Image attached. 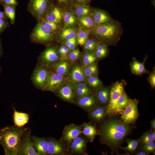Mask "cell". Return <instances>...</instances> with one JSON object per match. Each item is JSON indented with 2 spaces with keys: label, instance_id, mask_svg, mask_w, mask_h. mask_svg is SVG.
I'll use <instances>...</instances> for the list:
<instances>
[{
  "label": "cell",
  "instance_id": "49",
  "mask_svg": "<svg viewBox=\"0 0 155 155\" xmlns=\"http://www.w3.org/2000/svg\"><path fill=\"white\" fill-rule=\"evenodd\" d=\"M148 80L151 87L154 88L155 86V72L153 70L150 74L148 77Z\"/></svg>",
  "mask_w": 155,
  "mask_h": 155
},
{
  "label": "cell",
  "instance_id": "12",
  "mask_svg": "<svg viewBox=\"0 0 155 155\" xmlns=\"http://www.w3.org/2000/svg\"><path fill=\"white\" fill-rule=\"evenodd\" d=\"M54 93L61 100L69 103L75 104L77 100L73 86L68 80L57 89Z\"/></svg>",
  "mask_w": 155,
  "mask_h": 155
},
{
  "label": "cell",
  "instance_id": "41",
  "mask_svg": "<svg viewBox=\"0 0 155 155\" xmlns=\"http://www.w3.org/2000/svg\"><path fill=\"white\" fill-rule=\"evenodd\" d=\"M139 140L143 145L148 143L155 141L151 130H150L143 133Z\"/></svg>",
  "mask_w": 155,
  "mask_h": 155
},
{
  "label": "cell",
  "instance_id": "6",
  "mask_svg": "<svg viewBox=\"0 0 155 155\" xmlns=\"http://www.w3.org/2000/svg\"><path fill=\"white\" fill-rule=\"evenodd\" d=\"M51 72L50 67L37 62L30 77L33 85L43 91Z\"/></svg>",
  "mask_w": 155,
  "mask_h": 155
},
{
  "label": "cell",
  "instance_id": "19",
  "mask_svg": "<svg viewBox=\"0 0 155 155\" xmlns=\"http://www.w3.org/2000/svg\"><path fill=\"white\" fill-rule=\"evenodd\" d=\"M107 115V106L101 105L88 112L89 119L91 122L95 124L102 122Z\"/></svg>",
  "mask_w": 155,
  "mask_h": 155
},
{
  "label": "cell",
  "instance_id": "42",
  "mask_svg": "<svg viewBox=\"0 0 155 155\" xmlns=\"http://www.w3.org/2000/svg\"><path fill=\"white\" fill-rule=\"evenodd\" d=\"M97 42L93 38H89L83 45V50L88 52H93Z\"/></svg>",
  "mask_w": 155,
  "mask_h": 155
},
{
  "label": "cell",
  "instance_id": "47",
  "mask_svg": "<svg viewBox=\"0 0 155 155\" xmlns=\"http://www.w3.org/2000/svg\"><path fill=\"white\" fill-rule=\"evenodd\" d=\"M10 26L7 20L0 19V35H1L8 27Z\"/></svg>",
  "mask_w": 155,
  "mask_h": 155
},
{
  "label": "cell",
  "instance_id": "26",
  "mask_svg": "<svg viewBox=\"0 0 155 155\" xmlns=\"http://www.w3.org/2000/svg\"><path fill=\"white\" fill-rule=\"evenodd\" d=\"M111 88L102 87L94 90V94L99 104L107 106L110 99Z\"/></svg>",
  "mask_w": 155,
  "mask_h": 155
},
{
  "label": "cell",
  "instance_id": "31",
  "mask_svg": "<svg viewBox=\"0 0 155 155\" xmlns=\"http://www.w3.org/2000/svg\"><path fill=\"white\" fill-rule=\"evenodd\" d=\"M93 52L97 59L103 58L108 55V46L102 42H97Z\"/></svg>",
  "mask_w": 155,
  "mask_h": 155
},
{
  "label": "cell",
  "instance_id": "45",
  "mask_svg": "<svg viewBox=\"0 0 155 155\" xmlns=\"http://www.w3.org/2000/svg\"><path fill=\"white\" fill-rule=\"evenodd\" d=\"M140 150L146 153L149 154L154 153L155 151V143L154 141L150 142L143 145L140 148Z\"/></svg>",
  "mask_w": 155,
  "mask_h": 155
},
{
  "label": "cell",
  "instance_id": "23",
  "mask_svg": "<svg viewBox=\"0 0 155 155\" xmlns=\"http://www.w3.org/2000/svg\"><path fill=\"white\" fill-rule=\"evenodd\" d=\"M81 126L82 134L87 138L90 142H93L95 137L99 135L98 130L95 124L91 122H84Z\"/></svg>",
  "mask_w": 155,
  "mask_h": 155
},
{
  "label": "cell",
  "instance_id": "5",
  "mask_svg": "<svg viewBox=\"0 0 155 155\" xmlns=\"http://www.w3.org/2000/svg\"><path fill=\"white\" fill-rule=\"evenodd\" d=\"M54 3V0H29L27 10L37 22L40 21Z\"/></svg>",
  "mask_w": 155,
  "mask_h": 155
},
{
  "label": "cell",
  "instance_id": "53",
  "mask_svg": "<svg viewBox=\"0 0 155 155\" xmlns=\"http://www.w3.org/2000/svg\"><path fill=\"white\" fill-rule=\"evenodd\" d=\"M0 19L8 20V18L5 13L4 11H0Z\"/></svg>",
  "mask_w": 155,
  "mask_h": 155
},
{
  "label": "cell",
  "instance_id": "21",
  "mask_svg": "<svg viewBox=\"0 0 155 155\" xmlns=\"http://www.w3.org/2000/svg\"><path fill=\"white\" fill-rule=\"evenodd\" d=\"M86 78L81 65L75 63L73 65L67 78L73 85L79 82L86 83Z\"/></svg>",
  "mask_w": 155,
  "mask_h": 155
},
{
  "label": "cell",
  "instance_id": "13",
  "mask_svg": "<svg viewBox=\"0 0 155 155\" xmlns=\"http://www.w3.org/2000/svg\"><path fill=\"white\" fill-rule=\"evenodd\" d=\"M124 91L123 86L122 82H116L111 88L110 101L107 106V115H115L117 102Z\"/></svg>",
  "mask_w": 155,
  "mask_h": 155
},
{
  "label": "cell",
  "instance_id": "33",
  "mask_svg": "<svg viewBox=\"0 0 155 155\" xmlns=\"http://www.w3.org/2000/svg\"><path fill=\"white\" fill-rule=\"evenodd\" d=\"M77 18L79 26L86 30L90 31L95 27L91 15L87 16Z\"/></svg>",
  "mask_w": 155,
  "mask_h": 155
},
{
  "label": "cell",
  "instance_id": "17",
  "mask_svg": "<svg viewBox=\"0 0 155 155\" xmlns=\"http://www.w3.org/2000/svg\"><path fill=\"white\" fill-rule=\"evenodd\" d=\"M63 9L54 3L42 20L61 25L63 23Z\"/></svg>",
  "mask_w": 155,
  "mask_h": 155
},
{
  "label": "cell",
  "instance_id": "32",
  "mask_svg": "<svg viewBox=\"0 0 155 155\" xmlns=\"http://www.w3.org/2000/svg\"><path fill=\"white\" fill-rule=\"evenodd\" d=\"M82 66H84L96 62L97 59L93 52H88L83 51L80 57Z\"/></svg>",
  "mask_w": 155,
  "mask_h": 155
},
{
  "label": "cell",
  "instance_id": "1",
  "mask_svg": "<svg viewBox=\"0 0 155 155\" xmlns=\"http://www.w3.org/2000/svg\"><path fill=\"white\" fill-rule=\"evenodd\" d=\"M101 123L98 129L101 143L111 148H117L131 131L132 126L116 119H108Z\"/></svg>",
  "mask_w": 155,
  "mask_h": 155
},
{
  "label": "cell",
  "instance_id": "3",
  "mask_svg": "<svg viewBox=\"0 0 155 155\" xmlns=\"http://www.w3.org/2000/svg\"><path fill=\"white\" fill-rule=\"evenodd\" d=\"M26 127L15 126L6 127L0 129V144L3 147L6 155H17L20 141Z\"/></svg>",
  "mask_w": 155,
  "mask_h": 155
},
{
  "label": "cell",
  "instance_id": "46",
  "mask_svg": "<svg viewBox=\"0 0 155 155\" xmlns=\"http://www.w3.org/2000/svg\"><path fill=\"white\" fill-rule=\"evenodd\" d=\"M61 43L68 48L70 51L74 49L77 45L76 37L71 39L63 42Z\"/></svg>",
  "mask_w": 155,
  "mask_h": 155
},
{
  "label": "cell",
  "instance_id": "48",
  "mask_svg": "<svg viewBox=\"0 0 155 155\" xmlns=\"http://www.w3.org/2000/svg\"><path fill=\"white\" fill-rule=\"evenodd\" d=\"M0 3L1 5H7L16 7L18 5V3L16 0H0Z\"/></svg>",
  "mask_w": 155,
  "mask_h": 155
},
{
  "label": "cell",
  "instance_id": "50",
  "mask_svg": "<svg viewBox=\"0 0 155 155\" xmlns=\"http://www.w3.org/2000/svg\"><path fill=\"white\" fill-rule=\"evenodd\" d=\"M92 0H73L74 5H90Z\"/></svg>",
  "mask_w": 155,
  "mask_h": 155
},
{
  "label": "cell",
  "instance_id": "34",
  "mask_svg": "<svg viewBox=\"0 0 155 155\" xmlns=\"http://www.w3.org/2000/svg\"><path fill=\"white\" fill-rule=\"evenodd\" d=\"M86 83L88 86L92 90H95L102 87V82L98 76L87 77Z\"/></svg>",
  "mask_w": 155,
  "mask_h": 155
},
{
  "label": "cell",
  "instance_id": "16",
  "mask_svg": "<svg viewBox=\"0 0 155 155\" xmlns=\"http://www.w3.org/2000/svg\"><path fill=\"white\" fill-rule=\"evenodd\" d=\"M91 15L95 26L111 23L116 20L107 11L99 8L92 7Z\"/></svg>",
  "mask_w": 155,
  "mask_h": 155
},
{
  "label": "cell",
  "instance_id": "11",
  "mask_svg": "<svg viewBox=\"0 0 155 155\" xmlns=\"http://www.w3.org/2000/svg\"><path fill=\"white\" fill-rule=\"evenodd\" d=\"M82 133L81 125L70 124L65 126L59 140L68 147L71 142Z\"/></svg>",
  "mask_w": 155,
  "mask_h": 155
},
{
  "label": "cell",
  "instance_id": "15",
  "mask_svg": "<svg viewBox=\"0 0 155 155\" xmlns=\"http://www.w3.org/2000/svg\"><path fill=\"white\" fill-rule=\"evenodd\" d=\"M48 142V155H67L68 146L59 140L50 137Z\"/></svg>",
  "mask_w": 155,
  "mask_h": 155
},
{
  "label": "cell",
  "instance_id": "14",
  "mask_svg": "<svg viewBox=\"0 0 155 155\" xmlns=\"http://www.w3.org/2000/svg\"><path fill=\"white\" fill-rule=\"evenodd\" d=\"M68 80L67 78L51 71L43 91L54 93Z\"/></svg>",
  "mask_w": 155,
  "mask_h": 155
},
{
  "label": "cell",
  "instance_id": "52",
  "mask_svg": "<svg viewBox=\"0 0 155 155\" xmlns=\"http://www.w3.org/2000/svg\"><path fill=\"white\" fill-rule=\"evenodd\" d=\"M4 53L3 47L2 44V40L0 37V59H1Z\"/></svg>",
  "mask_w": 155,
  "mask_h": 155
},
{
  "label": "cell",
  "instance_id": "20",
  "mask_svg": "<svg viewBox=\"0 0 155 155\" xmlns=\"http://www.w3.org/2000/svg\"><path fill=\"white\" fill-rule=\"evenodd\" d=\"M71 66V63L67 60L60 59L51 67V71L68 78L70 74Z\"/></svg>",
  "mask_w": 155,
  "mask_h": 155
},
{
  "label": "cell",
  "instance_id": "36",
  "mask_svg": "<svg viewBox=\"0 0 155 155\" xmlns=\"http://www.w3.org/2000/svg\"><path fill=\"white\" fill-rule=\"evenodd\" d=\"M82 67L83 71L86 77L98 76V67L96 62Z\"/></svg>",
  "mask_w": 155,
  "mask_h": 155
},
{
  "label": "cell",
  "instance_id": "29",
  "mask_svg": "<svg viewBox=\"0 0 155 155\" xmlns=\"http://www.w3.org/2000/svg\"><path fill=\"white\" fill-rule=\"evenodd\" d=\"M129 99L128 98L124 91L118 99L116 104L115 115L121 114L123 111L128 104Z\"/></svg>",
  "mask_w": 155,
  "mask_h": 155
},
{
  "label": "cell",
  "instance_id": "4",
  "mask_svg": "<svg viewBox=\"0 0 155 155\" xmlns=\"http://www.w3.org/2000/svg\"><path fill=\"white\" fill-rule=\"evenodd\" d=\"M56 34L47 28L40 21L33 28L29 36L32 42L45 46L54 42Z\"/></svg>",
  "mask_w": 155,
  "mask_h": 155
},
{
  "label": "cell",
  "instance_id": "38",
  "mask_svg": "<svg viewBox=\"0 0 155 155\" xmlns=\"http://www.w3.org/2000/svg\"><path fill=\"white\" fill-rule=\"evenodd\" d=\"M126 142L127 144V146L121 147V149L128 151L132 153H135L139 145L140 142L139 140L127 138Z\"/></svg>",
  "mask_w": 155,
  "mask_h": 155
},
{
  "label": "cell",
  "instance_id": "58",
  "mask_svg": "<svg viewBox=\"0 0 155 155\" xmlns=\"http://www.w3.org/2000/svg\"><path fill=\"white\" fill-rule=\"evenodd\" d=\"M1 68L0 66V77L1 75Z\"/></svg>",
  "mask_w": 155,
  "mask_h": 155
},
{
  "label": "cell",
  "instance_id": "28",
  "mask_svg": "<svg viewBox=\"0 0 155 155\" xmlns=\"http://www.w3.org/2000/svg\"><path fill=\"white\" fill-rule=\"evenodd\" d=\"M13 120L15 125L22 127L27 123L29 120L28 115L24 113L19 112L14 108Z\"/></svg>",
  "mask_w": 155,
  "mask_h": 155
},
{
  "label": "cell",
  "instance_id": "7",
  "mask_svg": "<svg viewBox=\"0 0 155 155\" xmlns=\"http://www.w3.org/2000/svg\"><path fill=\"white\" fill-rule=\"evenodd\" d=\"M46 46L38 57L37 62L51 67L61 59L58 53L57 45L54 42Z\"/></svg>",
  "mask_w": 155,
  "mask_h": 155
},
{
  "label": "cell",
  "instance_id": "44",
  "mask_svg": "<svg viewBox=\"0 0 155 155\" xmlns=\"http://www.w3.org/2000/svg\"><path fill=\"white\" fill-rule=\"evenodd\" d=\"M54 1L63 9L71 8L74 5L73 0H54Z\"/></svg>",
  "mask_w": 155,
  "mask_h": 155
},
{
  "label": "cell",
  "instance_id": "40",
  "mask_svg": "<svg viewBox=\"0 0 155 155\" xmlns=\"http://www.w3.org/2000/svg\"><path fill=\"white\" fill-rule=\"evenodd\" d=\"M41 21L47 28L55 34L62 28L61 25L55 23L49 22L44 20H42Z\"/></svg>",
  "mask_w": 155,
  "mask_h": 155
},
{
  "label": "cell",
  "instance_id": "8",
  "mask_svg": "<svg viewBox=\"0 0 155 155\" xmlns=\"http://www.w3.org/2000/svg\"><path fill=\"white\" fill-rule=\"evenodd\" d=\"M87 138L82 133L74 139L68 146L67 155H88Z\"/></svg>",
  "mask_w": 155,
  "mask_h": 155
},
{
  "label": "cell",
  "instance_id": "18",
  "mask_svg": "<svg viewBox=\"0 0 155 155\" xmlns=\"http://www.w3.org/2000/svg\"><path fill=\"white\" fill-rule=\"evenodd\" d=\"M75 104L87 113L100 105L98 101L94 92L92 94L78 99Z\"/></svg>",
  "mask_w": 155,
  "mask_h": 155
},
{
  "label": "cell",
  "instance_id": "55",
  "mask_svg": "<svg viewBox=\"0 0 155 155\" xmlns=\"http://www.w3.org/2000/svg\"><path fill=\"white\" fill-rule=\"evenodd\" d=\"M135 154L137 155H147L148 154L146 153L145 152L142 151H139V152H137Z\"/></svg>",
  "mask_w": 155,
  "mask_h": 155
},
{
  "label": "cell",
  "instance_id": "9",
  "mask_svg": "<svg viewBox=\"0 0 155 155\" xmlns=\"http://www.w3.org/2000/svg\"><path fill=\"white\" fill-rule=\"evenodd\" d=\"M31 134L29 129L24 132L18 146L17 155H38L33 147Z\"/></svg>",
  "mask_w": 155,
  "mask_h": 155
},
{
  "label": "cell",
  "instance_id": "30",
  "mask_svg": "<svg viewBox=\"0 0 155 155\" xmlns=\"http://www.w3.org/2000/svg\"><path fill=\"white\" fill-rule=\"evenodd\" d=\"M90 31L86 30L79 26L76 35L77 44L83 46L89 38Z\"/></svg>",
  "mask_w": 155,
  "mask_h": 155
},
{
  "label": "cell",
  "instance_id": "37",
  "mask_svg": "<svg viewBox=\"0 0 155 155\" xmlns=\"http://www.w3.org/2000/svg\"><path fill=\"white\" fill-rule=\"evenodd\" d=\"M4 12L8 19H9L11 24H14L15 22L16 8L14 6L3 5Z\"/></svg>",
  "mask_w": 155,
  "mask_h": 155
},
{
  "label": "cell",
  "instance_id": "54",
  "mask_svg": "<svg viewBox=\"0 0 155 155\" xmlns=\"http://www.w3.org/2000/svg\"><path fill=\"white\" fill-rule=\"evenodd\" d=\"M150 125L151 129L153 130L155 129V118L150 122Z\"/></svg>",
  "mask_w": 155,
  "mask_h": 155
},
{
  "label": "cell",
  "instance_id": "35",
  "mask_svg": "<svg viewBox=\"0 0 155 155\" xmlns=\"http://www.w3.org/2000/svg\"><path fill=\"white\" fill-rule=\"evenodd\" d=\"M132 72L137 75H140L146 73L147 71L143 63H141L134 59L130 65Z\"/></svg>",
  "mask_w": 155,
  "mask_h": 155
},
{
  "label": "cell",
  "instance_id": "10",
  "mask_svg": "<svg viewBox=\"0 0 155 155\" xmlns=\"http://www.w3.org/2000/svg\"><path fill=\"white\" fill-rule=\"evenodd\" d=\"M138 101L136 99H130L129 102L121 113V118L124 123L129 124L135 122L138 118Z\"/></svg>",
  "mask_w": 155,
  "mask_h": 155
},
{
  "label": "cell",
  "instance_id": "24",
  "mask_svg": "<svg viewBox=\"0 0 155 155\" xmlns=\"http://www.w3.org/2000/svg\"><path fill=\"white\" fill-rule=\"evenodd\" d=\"M78 27L63 28L56 34L55 40L61 43L75 37Z\"/></svg>",
  "mask_w": 155,
  "mask_h": 155
},
{
  "label": "cell",
  "instance_id": "2",
  "mask_svg": "<svg viewBox=\"0 0 155 155\" xmlns=\"http://www.w3.org/2000/svg\"><path fill=\"white\" fill-rule=\"evenodd\" d=\"M123 32L121 24L117 21L95 26L90 31L92 38L107 46L116 45Z\"/></svg>",
  "mask_w": 155,
  "mask_h": 155
},
{
  "label": "cell",
  "instance_id": "39",
  "mask_svg": "<svg viewBox=\"0 0 155 155\" xmlns=\"http://www.w3.org/2000/svg\"><path fill=\"white\" fill-rule=\"evenodd\" d=\"M81 54L79 48L76 46L74 49L70 51L68 55L67 60L71 63H75L80 58Z\"/></svg>",
  "mask_w": 155,
  "mask_h": 155
},
{
  "label": "cell",
  "instance_id": "51",
  "mask_svg": "<svg viewBox=\"0 0 155 155\" xmlns=\"http://www.w3.org/2000/svg\"><path fill=\"white\" fill-rule=\"evenodd\" d=\"M63 51L64 59L67 60L68 55L70 51L69 49L65 45L61 44H60Z\"/></svg>",
  "mask_w": 155,
  "mask_h": 155
},
{
  "label": "cell",
  "instance_id": "22",
  "mask_svg": "<svg viewBox=\"0 0 155 155\" xmlns=\"http://www.w3.org/2000/svg\"><path fill=\"white\" fill-rule=\"evenodd\" d=\"M63 23L64 28L77 27L79 25L77 18L71 8L63 9Z\"/></svg>",
  "mask_w": 155,
  "mask_h": 155
},
{
  "label": "cell",
  "instance_id": "27",
  "mask_svg": "<svg viewBox=\"0 0 155 155\" xmlns=\"http://www.w3.org/2000/svg\"><path fill=\"white\" fill-rule=\"evenodd\" d=\"M71 9L77 18L87 16L92 13V7L90 5H74Z\"/></svg>",
  "mask_w": 155,
  "mask_h": 155
},
{
  "label": "cell",
  "instance_id": "43",
  "mask_svg": "<svg viewBox=\"0 0 155 155\" xmlns=\"http://www.w3.org/2000/svg\"><path fill=\"white\" fill-rule=\"evenodd\" d=\"M73 91L75 96L78 99L94 93L93 90H84L73 87Z\"/></svg>",
  "mask_w": 155,
  "mask_h": 155
},
{
  "label": "cell",
  "instance_id": "25",
  "mask_svg": "<svg viewBox=\"0 0 155 155\" xmlns=\"http://www.w3.org/2000/svg\"><path fill=\"white\" fill-rule=\"evenodd\" d=\"M33 147L38 155H48V142L46 139L36 136L31 137Z\"/></svg>",
  "mask_w": 155,
  "mask_h": 155
},
{
  "label": "cell",
  "instance_id": "56",
  "mask_svg": "<svg viewBox=\"0 0 155 155\" xmlns=\"http://www.w3.org/2000/svg\"><path fill=\"white\" fill-rule=\"evenodd\" d=\"M153 136L154 140H155V130H153V131H151Z\"/></svg>",
  "mask_w": 155,
  "mask_h": 155
},
{
  "label": "cell",
  "instance_id": "57",
  "mask_svg": "<svg viewBox=\"0 0 155 155\" xmlns=\"http://www.w3.org/2000/svg\"><path fill=\"white\" fill-rule=\"evenodd\" d=\"M151 3L155 7V0H151Z\"/></svg>",
  "mask_w": 155,
  "mask_h": 155
}]
</instances>
